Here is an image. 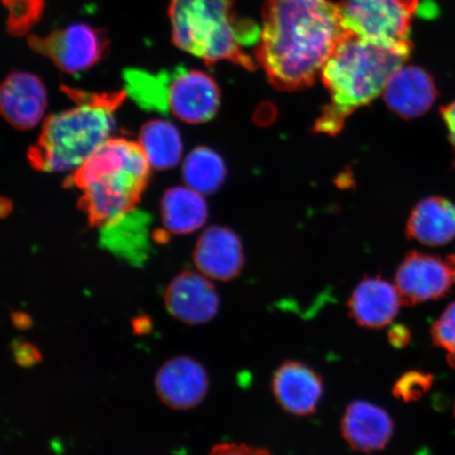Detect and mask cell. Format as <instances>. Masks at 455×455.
Listing matches in <instances>:
<instances>
[{"mask_svg":"<svg viewBox=\"0 0 455 455\" xmlns=\"http://www.w3.org/2000/svg\"><path fill=\"white\" fill-rule=\"evenodd\" d=\"M255 60L280 91L310 87L347 31L339 4L267 0Z\"/></svg>","mask_w":455,"mask_h":455,"instance_id":"6da1fadb","label":"cell"},{"mask_svg":"<svg viewBox=\"0 0 455 455\" xmlns=\"http://www.w3.org/2000/svg\"><path fill=\"white\" fill-rule=\"evenodd\" d=\"M411 54L347 31L321 73L331 102L323 108L315 132L337 135L350 114L384 92L391 76Z\"/></svg>","mask_w":455,"mask_h":455,"instance_id":"7a4b0ae2","label":"cell"},{"mask_svg":"<svg viewBox=\"0 0 455 455\" xmlns=\"http://www.w3.org/2000/svg\"><path fill=\"white\" fill-rule=\"evenodd\" d=\"M150 168L139 142L110 139L73 171L67 185L81 190L79 206L90 224L107 226L134 212Z\"/></svg>","mask_w":455,"mask_h":455,"instance_id":"3957f363","label":"cell"},{"mask_svg":"<svg viewBox=\"0 0 455 455\" xmlns=\"http://www.w3.org/2000/svg\"><path fill=\"white\" fill-rule=\"evenodd\" d=\"M76 101L72 109L45 119L42 134L28 151L32 166L44 172L74 171L110 140L113 113L126 98L124 92L84 93L66 89Z\"/></svg>","mask_w":455,"mask_h":455,"instance_id":"277c9868","label":"cell"},{"mask_svg":"<svg viewBox=\"0 0 455 455\" xmlns=\"http://www.w3.org/2000/svg\"><path fill=\"white\" fill-rule=\"evenodd\" d=\"M172 42L208 66L229 60L255 70V60L243 52L260 41L261 30L251 20L240 19L230 0H171Z\"/></svg>","mask_w":455,"mask_h":455,"instance_id":"5b68a950","label":"cell"},{"mask_svg":"<svg viewBox=\"0 0 455 455\" xmlns=\"http://www.w3.org/2000/svg\"><path fill=\"white\" fill-rule=\"evenodd\" d=\"M339 5L346 31L386 48L412 52L411 26L419 0H345Z\"/></svg>","mask_w":455,"mask_h":455,"instance_id":"8992f818","label":"cell"},{"mask_svg":"<svg viewBox=\"0 0 455 455\" xmlns=\"http://www.w3.org/2000/svg\"><path fill=\"white\" fill-rule=\"evenodd\" d=\"M28 43L34 52L48 57L60 70L72 74L98 64L110 44L104 31L87 24H73L44 37L31 36Z\"/></svg>","mask_w":455,"mask_h":455,"instance_id":"52a82bcc","label":"cell"},{"mask_svg":"<svg viewBox=\"0 0 455 455\" xmlns=\"http://www.w3.org/2000/svg\"><path fill=\"white\" fill-rule=\"evenodd\" d=\"M220 92L209 74L179 67L167 72L164 107L185 123L201 124L219 110Z\"/></svg>","mask_w":455,"mask_h":455,"instance_id":"ba28073f","label":"cell"},{"mask_svg":"<svg viewBox=\"0 0 455 455\" xmlns=\"http://www.w3.org/2000/svg\"><path fill=\"white\" fill-rule=\"evenodd\" d=\"M453 282L454 273L448 260L417 251L406 256L395 276L402 305L406 306L445 297Z\"/></svg>","mask_w":455,"mask_h":455,"instance_id":"9c48e42d","label":"cell"},{"mask_svg":"<svg viewBox=\"0 0 455 455\" xmlns=\"http://www.w3.org/2000/svg\"><path fill=\"white\" fill-rule=\"evenodd\" d=\"M164 307L174 320L198 326L212 322L218 315L220 298L209 277L203 273L184 271L169 283Z\"/></svg>","mask_w":455,"mask_h":455,"instance_id":"30bf717a","label":"cell"},{"mask_svg":"<svg viewBox=\"0 0 455 455\" xmlns=\"http://www.w3.org/2000/svg\"><path fill=\"white\" fill-rule=\"evenodd\" d=\"M159 400L174 411H190L201 403L209 390V377L201 363L190 356L171 358L155 379Z\"/></svg>","mask_w":455,"mask_h":455,"instance_id":"8fae6325","label":"cell"},{"mask_svg":"<svg viewBox=\"0 0 455 455\" xmlns=\"http://www.w3.org/2000/svg\"><path fill=\"white\" fill-rule=\"evenodd\" d=\"M272 391L284 411L307 417L316 411L323 396L321 375L304 363L287 361L276 370Z\"/></svg>","mask_w":455,"mask_h":455,"instance_id":"7c38bea8","label":"cell"},{"mask_svg":"<svg viewBox=\"0 0 455 455\" xmlns=\"http://www.w3.org/2000/svg\"><path fill=\"white\" fill-rule=\"evenodd\" d=\"M0 107L3 116L12 126L31 129L42 121L47 108V91L34 74L11 73L0 90Z\"/></svg>","mask_w":455,"mask_h":455,"instance_id":"4fadbf2b","label":"cell"},{"mask_svg":"<svg viewBox=\"0 0 455 455\" xmlns=\"http://www.w3.org/2000/svg\"><path fill=\"white\" fill-rule=\"evenodd\" d=\"M193 259L204 275L212 280L231 281L240 275L244 264L240 237L227 228H209L199 238Z\"/></svg>","mask_w":455,"mask_h":455,"instance_id":"5bb4252c","label":"cell"},{"mask_svg":"<svg viewBox=\"0 0 455 455\" xmlns=\"http://www.w3.org/2000/svg\"><path fill=\"white\" fill-rule=\"evenodd\" d=\"M390 414L365 401L351 403L341 419V434L352 451L370 453L383 451L394 435Z\"/></svg>","mask_w":455,"mask_h":455,"instance_id":"9a60e30c","label":"cell"},{"mask_svg":"<svg viewBox=\"0 0 455 455\" xmlns=\"http://www.w3.org/2000/svg\"><path fill=\"white\" fill-rule=\"evenodd\" d=\"M383 93L389 109L406 119L423 116L439 94L430 74L415 66L401 67L391 76Z\"/></svg>","mask_w":455,"mask_h":455,"instance_id":"2e32d148","label":"cell"},{"mask_svg":"<svg viewBox=\"0 0 455 455\" xmlns=\"http://www.w3.org/2000/svg\"><path fill=\"white\" fill-rule=\"evenodd\" d=\"M402 300L396 287L380 277H369L357 284L349 299L352 318L363 328L390 325L400 312Z\"/></svg>","mask_w":455,"mask_h":455,"instance_id":"e0dca14e","label":"cell"},{"mask_svg":"<svg viewBox=\"0 0 455 455\" xmlns=\"http://www.w3.org/2000/svg\"><path fill=\"white\" fill-rule=\"evenodd\" d=\"M407 235L430 247H440L455 237V204L446 198L428 197L413 209Z\"/></svg>","mask_w":455,"mask_h":455,"instance_id":"ac0fdd59","label":"cell"},{"mask_svg":"<svg viewBox=\"0 0 455 455\" xmlns=\"http://www.w3.org/2000/svg\"><path fill=\"white\" fill-rule=\"evenodd\" d=\"M162 219L167 230L174 235L195 232L206 223L207 204L203 195L189 187H175L162 201Z\"/></svg>","mask_w":455,"mask_h":455,"instance_id":"d6986e66","label":"cell"},{"mask_svg":"<svg viewBox=\"0 0 455 455\" xmlns=\"http://www.w3.org/2000/svg\"><path fill=\"white\" fill-rule=\"evenodd\" d=\"M139 144L150 166L158 170L174 168L183 155L179 130L162 119L147 123L141 128Z\"/></svg>","mask_w":455,"mask_h":455,"instance_id":"ffe728a7","label":"cell"},{"mask_svg":"<svg viewBox=\"0 0 455 455\" xmlns=\"http://www.w3.org/2000/svg\"><path fill=\"white\" fill-rule=\"evenodd\" d=\"M227 170L223 159L206 147L196 148L187 156L183 176L187 187L201 195H212L223 185Z\"/></svg>","mask_w":455,"mask_h":455,"instance_id":"44dd1931","label":"cell"},{"mask_svg":"<svg viewBox=\"0 0 455 455\" xmlns=\"http://www.w3.org/2000/svg\"><path fill=\"white\" fill-rule=\"evenodd\" d=\"M8 10L7 28L11 36H25L44 12V0H3Z\"/></svg>","mask_w":455,"mask_h":455,"instance_id":"7402d4cb","label":"cell"},{"mask_svg":"<svg viewBox=\"0 0 455 455\" xmlns=\"http://www.w3.org/2000/svg\"><path fill=\"white\" fill-rule=\"evenodd\" d=\"M435 345L447 351L449 365L455 368V303L449 305L431 328Z\"/></svg>","mask_w":455,"mask_h":455,"instance_id":"603a6c76","label":"cell"},{"mask_svg":"<svg viewBox=\"0 0 455 455\" xmlns=\"http://www.w3.org/2000/svg\"><path fill=\"white\" fill-rule=\"evenodd\" d=\"M434 382L432 375L420 371H409L398 379L392 394L403 402H415L429 391Z\"/></svg>","mask_w":455,"mask_h":455,"instance_id":"cb8c5ba5","label":"cell"},{"mask_svg":"<svg viewBox=\"0 0 455 455\" xmlns=\"http://www.w3.org/2000/svg\"><path fill=\"white\" fill-rule=\"evenodd\" d=\"M13 355L17 365L24 368L36 366L43 361L41 352L28 341H15L13 345Z\"/></svg>","mask_w":455,"mask_h":455,"instance_id":"d4e9b609","label":"cell"},{"mask_svg":"<svg viewBox=\"0 0 455 455\" xmlns=\"http://www.w3.org/2000/svg\"><path fill=\"white\" fill-rule=\"evenodd\" d=\"M209 455H271L261 448L250 447L243 443H225L212 448Z\"/></svg>","mask_w":455,"mask_h":455,"instance_id":"484cf974","label":"cell"},{"mask_svg":"<svg viewBox=\"0 0 455 455\" xmlns=\"http://www.w3.org/2000/svg\"><path fill=\"white\" fill-rule=\"evenodd\" d=\"M388 340L395 348L401 349L411 343V332L403 325H395L389 330Z\"/></svg>","mask_w":455,"mask_h":455,"instance_id":"4316f807","label":"cell"},{"mask_svg":"<svg viewBox=\"0 0 455 455\" xmlns=\"http://www.w3.org/2000/svg\"><path fill=\"white\" fill-rule=\"evenodd\" d=\"M442 117L446 124L449 140L451 142L455 155V100L441 109Z\"/></svg>","mask_w":455,"mask_h":455,"instance_id":"83f0119b","label":"cell"},{"mask_svg":"<svg viewBox=\"0 0 455 455\" xmlns=\"http://www.w3.org/2000/svg\"><path fill=\"white\" fill-rule=\"evenodd\" d=\"M132 329L135 334L145 335L151 332L152 321L150 317L140 315L132 321Z\"/></svg>","mask_w":455,"mask_h":455,"instance_id":"f1b7e54d","label":"cell"},{"mask_svg":"<svg viewBox=\"0 0 455 455\" xmlns=\"http://www.w3.org/2000/svg\"><path fill=\"white\" fill-rule=\"evenodd\" d=\"M13 326L19 330H28L33 325L32 318L25 312H13L11 315Z\"/></svg>","mask_w":455,"mask_h":455,"instance_id":"f546056e","label":"cell"},{"mask_svg":"<svg viewBox=\"0 0 455 455\" xmlns=\"http://www.w3.org/2000/svg\"><path fill=\"white\" fill-rule=\"evenodd\" d=\"M448 261H449V263H451V265L452 267V270H453V273H454V278H455V254L451 255V256H449Z\"/></svg>","mask_w":455,"mask_h":455,"instance_id":"4dcf8cb0","label":"cell"},{"mask_svg":"<svg viewBox=\"0 0 455 455\" xmlns=\"http://www.w3.org/2000/svg\"><path fill=\"white\" fill-rule=\"evenodd\" d=\"M454 413H455V411H454Z\"/></svg>","mask_w":455,"mask_h":455,"instance_id":"1f68e13d","label":"cell"}]
</instances>
